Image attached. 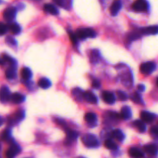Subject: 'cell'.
<instances>
[{"label":"cell","mask_w":158,"mask_h":158,"mask_svg":"<svg viewBox=\"0 0 158 158\" xmlns=\"http://www.w3.org/2000/svg\"><path fill=\"white\" fill-rule=\"evenodd\" d=\"M22 78L25 80H29L32 77V71L28 67H24L21 70Z\"/></svg>","instance_id":"484cf974"},{"label":"cell","mask_w":158,"mask_h":158,"mask_svg":"<svg viewBox=\"0 0 158 158\" xmlns=\"http://www.w3.org/2000/svg\"><path fill=\"white\" fill-rule=\"evenodd\" d=\"M139 31L143 35H156L158 32V27L157 26H149V27L142 28Z\"/></svg>","instance_id":"8fae6325"},{"label":"cell","mask_w":158,"mask_h":158,"mask_svg":"<svg viewBox=\"0 0 158 158\" xmlns=\"http://www.w3.org/2000/svg\"><path fill=\"white\" fill-rule=\"evenodd\" d=\"M2 59L4 63L5 62H8V63L10 64V66L16 68V65H17L16 61H15L14 59H12L11 56H9V55H7V54H2Z\"/></svg>","instance_id":"f1b7e54d"},{"label":"cell","mask_w":158,"mask_h":158,"mask_svg":"<svg viewBox=\"0 0 158 158\" xmlns=\"http://www.w3.org/2000/svg\"><path fill=\"white\" fill-rule=\"evenodd\" d=\"M4 64V61H3L2 59H0V65H3Z\"/></svg>","instance_id":"ee69618b"},{"label":"cell","mask_w":158,"mask_h":158,"mask_svg":"<svg viewBox=\"0 0 158 158\" xmlns=\"http://www.w3.org/2000/svg\"><path fill=\"white\" fill-rule=\"evenodd\" d=\"M38 86L42 89H48L50 87L51 82L46 78H41L38 82Z\"/></svg>","instance_id":"4316f807"},{"label":"cell","mask_w":158,"mask_h":158,"mask_svg":"<svg viewBox=\"0 0 158 158\" xmlns=\"http://www.w3.org/2000/svg\"><path fill=\"white\" fill-rule=\"evenodd\" d=\"M25 98H26V97L24 95L19 94V93H14V94H11L10 96V100L15 104H19V103L24 102Z\"/></svg>","instance_id":"4fadbf2b"},{"label":"cell","mask_w":158,"mask_h":158,"mask_svg":"<svg viewBox=\"0 0 158 158\" xmlns=\"http://www.w3.org/2000/svg\"><path fill=\"white\" fill-rule=\"evenodd\" d=\"M156 69V63L154 62H146L140 66V72L143 74H151Z\"/></svg>","instance_id":"277c9868"},{"label":"cell","mask_w":158,"mask_h":158,"mask_svg":"<svg viewBox=\"0 0 158 158\" xmlns=\"http://www.w3.org/2000/svg\"><path fill=\"white\" fill-rule=\"evenodd\" d=\"M3 122H4V120H3L2 117L1 116H0V127H1L2 125L3 124Z\"/></svg>","instance_id":"7bdbcfd3"},{"label":"cell","mask_w":158,"mask_h":158,"mask_svg":"<svg viewBox=\"0 0 158 158\" xmlns=\"http://www.w3.org/2000/svg\"><path fill=\"white\" fill-rule=\"evenodd\" d=\"M8 31V26L5 23L0 22V35H3Z\"/></svg>","instance_id":"8d00e7d4"},{"label":"cell","mask_w":158,"mask_h":158,"mask_svg":"<svg viewBox=\"0 0 158 158\" xmlns=\"http://www.w3.org/2000/svg\"><path fill=\"white\" fill-rule=\"evenodd\" d=\"M77 158H84V157H77Z\"/></svg>","instance_id":"bcb514c9"},{"label":"cell","mask_w":158,"mask_h":158,"mask_svg":"<svg viewBox=\"0 0 158 158\" xmlns=\"http://www.w3.org/2000/svg\"><path fill=\"white\" fill-rule=\"evenodd\" d=\"M131 117H132V112H131V107H129V106H123L121 109V111H120V119L129 120Z\"/></svg>","instance_id":"5bb4252c"},{"label":"cell","mask_w":158,"mask_h":158,"mask_svg":"<svg viewBox=\"0 0 158 158\" xmlns=\"http://www.w3.org/2000/svg\"><path fill=\"white\" fill-rule=\"evenodd\" d=\"M0 138L2 140L8 141L11 139V131L9 129H6L3 131L0 134Z\"/></svg>","instance_id":"f546056e"},{"label":"cell","mask_w":158,"mask_h":158,"mask_svg":"<svg viewBox=\"0 0 158 158\" xmlns=\"http://www.w3.org/2000/svg\"><path fill=\"white\" fill-rule=\"evenodd\" d=\"M82 141H83V144L87 148H97L100 145V142L97 137L90 134H86L83 136Z\"/></svg>","instance_id":"7a4b0ae2"},{"label":"cell","mask_w":158,"mask_h":158,"mask_svg":"<svg viewBox=\"0 0 158 158\" xmlns=\"http://www.w3.org/2000/svg\"><path fill=\"white\" fill-rule=\"evenodd\" d=\"M44 9L45 12H48V13L51 14V15H58L59 11L57 9V8L54 6L53 4H51V3H46V4L44 5Z\"/></svg>","instance_id":"e0dca14e"},{"label":"cell","mask_w":158,"mask_h":158,"mask_svg":"<svg viewBox=\"0 0 158 158\" xmlns=\"http://www.w3.org/2000/svg\"><path fill=\"white\" fill-rule=\"evenodd\" d=\"M132 7L137 12H145L148 9V3L144 0H137L134 2Z\"/></svg>","instance_id":"52a82bcc"},{"label":"cell","mask_w":158,"mask_h":158,"mask_svg":"<svg viewBox=\"0 0 158 158\" xmlns=\"http://www.w3.org/2000/svg\"><path fill=\"white\" fill-rule=\"evenodd\" d=\"M75 35L77 40H85L86 38H94L97 34L92 28H81L77 29Z\"/></svg>","instance_id":"6da1fadb"},{"label":"cell","mask_w":158,"mask_h":158,"mask_svg":"<svg viewBox=\"0 0 158 158\" xmlns=\"http://www.w3.org/2000/svg\"><path fill=\"white\" fill-rule=\"evenodd\" d=\"M10 91L6 86H2L0 88V102L2 103H7L10 100Z\"/></svg>","instance_id":"8992f818"},{"label":"cell","mask_w":158,"mask_h":158,"mask_svg":"<svg viewBox=\"0 0 158 158\" xmlns=\"http://www.w3.org/2000/svg\"><path fill=\"white\" fill-rule=\"evenodd\" d=\"M17 73H16V68L15 67H10L6 70V78L9 80H13L16 77Z\"/></svg>","instance_id":"cb8c5ba5"},{"label":"cell","mask_w":158,"mask_h":158,"mask_svg":"<svg viewBox=\"0 0 158 158\" xmlns=\"http://www.w3.org/2000/svg\"><path fill=\"white\" fill-rule=\"evenodd\" d=\"M133 125H134V126L135 127L137 128L140 133L145 132L147 130L146 124H145L142 120H135V121L133 122Z\"/></svg>","instance_id":"d4e9b609"},{"label":"cell","mask_w":158,"mask_h":158,"mask_svg":"<svg viewBox=\"0 0 158 158\" xmlns=\"http://www.w3.org/2000/svg\"><path fill=\"white\" fill-rule=\"evenodd\" d=\"M140 31H134V32H131V33L128 34L127 39H128V40H129L130 43H131V42L134 41V40H137V39L140 38Z\"/></svg>","instance_id":"1f68e13d"},{"label":"cell","mask_w":158,"mask_h":158,"mask_svg":"<svg viewBox=\"0 0 158 158\" xmlns=\"http://www.w3.org/2000/svg\"><path fill=\"white\" fill-rule=\"evenodd\" d=\"M1 150H2V144L0 143V152H1Z\"/></svg>","instance_id":"f6af8a7d"},{"label":"cell","mask_w":158,"mask_h":158,"mask_svg":"<svg viewBox=\"0 0 158 158\" xmlns=\"http://www.w3.org/2000/svg\"><path fill=\"white\" fill-rule=\"evenodd\" d=\"M55 2L56 3L57 5L61 6V7L66 9H69V7L71 6V4H72V2H71L70 1H64V0H60V1H56V0Z\"/></svg>","instance_id":"836d02e7"},{"label":"cell","mask_w":158,"mask_h":158,"mask_svg":"<svg viewBox=\"0 0 158 158\" xmlns=\"http://www.w3.org/2000/svg\"><path fill=\"white\" fill-rule=\"evenodd\" d=\"M83 92L80 88H74L72 90V95L77 101H82L83 99Z\"/></svg>","instance_id":"d6986e66"},{"label":"cell","mask_w":158,"mask_h":158,"mask_svg":"<svg viewBox=\"0 0 158 158\" xmlns=\"http://www.w3.org/2000/svg\"><path fill=\"white\" fill-rule=\"evenodd\" d=\"M122 7V3L120 1H115L112 3L110 8V14L114 16V15H117L119 11L120 10Z\"/></svg>","instance_id":"2e32d148"},{"label":"cell","mask_w":158,"mask_h":158,"mask_svg":"<svg viewBox=\"0 0 158 158\" xmlns=\"http://www.w3.org/2000/svg\"><path fill=\"white\" fill-rule=\"evenodd\" d=\"M15 15H16V8L13 7V6L8 7L7 9H5L4 12H3V17H4L5 20L9 23L14 19Z\"/></svg>","instance_id":"5b68a950"},{"label":"cell","mask_w":158,"mask_h":158,"mask_svg":"<svg viewBox=\"0 0 158 158\" xmlns=\"http://www.w3.org/2000/svg\"><path fill=\"white\" fill-rule=\"evenodd\" d=\"M100 52L98 50H97V49L92 50L90 52V54H89V60L93 63H97V61L99 60V58H100Z\"/></svg>","instance_id":"83f0119b"},{"label":"cell","mask_w":158,"mask_h":158,"mask_svg":"<svg viewBox=\"0 0 158 158\" xmlns=\"http://www.w3.org/2000/svg\"><path fill=\"white\" fill-rule=\"evenodd\" d=\"M24 117L25 112L23 110H19L16 111V112H15L8 117V123L11 126H14V125L19 123L20 121H22L24 119Z\"/></svg>","instance_id":"3957f363"},{"label":"cell","mask_w":158,"mask_h":158,"mask_svg":"<svg viewBox=\"0 0 158 158\" xmlns=\"http://www.w3.org/2000/svg\"><path fill=\"white\" fill-rule=\"evenodd\" d=\"M129 155L132 158H142L143 157L144 154L140 150L136 148H132L129 150Z\"/></svg>","instance_id":"44dd1931"},{"label":"cell","mask_w":158,"mask_h":158,"mask_svg":"<svg viewBox=\"0 0 158 158\" xmlns=\"http://www.w3.org/2000/svg\"><path fill=\"white\" fill-rule=\"evenodd\" d=\"M131 99L134 103H142V99L141 96L140 95V94L137 92L134 93L131 96Z\"/></svg>","instance_id":"d6a6232c"},{"label":"cell","mask_w":158,"mask_h":158,"mask_svg":"<svg viewBox=\"0 0 158 158\" xmlns=\"http://www.w3.org/2000/svg\"><path fill=\"white\" fill-rule=\"evenodd\" d=\"M8 26V29L10 30V32H12L14 35H17V34L21 32V27L19 26V25L17 24L16 23H9Z\"/></svg>","instance_id":"7402d4cb"},{"label":"cell","mask_w":158,"mask_h":158,"mask_svg":"<svg viewBox=\"0 0 158 158\" xmlns=\"http://www.w3.org/2000/svg\"><path fill=\"white\" fill-rule=\"evenodd\" d=\"M20 151H21L20 147L17 143H12L10 148L6 151V156L9 158H12L16 156L18 154H19Z\"/></svg>","instance_id":"ba28073f"},{"label":"cell","mask_w":158,"mask_h":158,"mask_svg":"<svg viewBox=\"0 0 158 158\" xmlns=\"http://www.w3.org/2000/svg\"><path fill=\"white\" fill-rule=\"evenodd\" d=\"M83 99L86 100V102L92 104H96L97 103V97L94 93L90 92V91H86L83 94Z\"/></svg>","instance_id":"7c38bea8"},{"label":"cell","mask_w":158,"mask_h":158,"mask_svg":"<svg viewBox=\"0 0 158 158\" xmlns=\"http://www.w3.org/2000/svg\"><path fill=\"white\" fill-rule=\"evenodd\" d=\"M6 42L9 46H15L17 45L16 41L15 40V39L12 38V36H7L6 39Z\"/></svg>","instance_id":"e575fe53"},{"label":"cell","mask_w":158,"mask_h":158,"mask_svg":"<svg viewBox=\"0 0 158 158\" xmlns=\"http://www.w3.org/2000/svg\"><path fill=\"white\" fill-rule=\"evenodd\" d=\"M85 120L89 124H94V126H96L97 123V117L94 113H87L84 117Z\"/></svg>","instance_id":"ac0fdd59"},{"label":"cell","mask_w":158,"mask_h":158,"mask_svg":"<svg viewBox=\"0 0 158 158\" xmlns=\"http://www.w3.org/2000/svg\"><path fill=\"white\" fill-rule=\"evenodd\" d=\"M77 137H78V134L75 131H73V130L66 129V143H70L71 142L74 141V140H77Z\"/></svg>","instance_id":"9a60e30c"},{"label":"cell","mask_w":158,"mask_h":158,"mask_svg":"<svg viewBox=\"0 0 158 158\" xmlns=\"http://www.w3.org/2000/svg\"><path fill=\"white\" fill-rule=\"evenodd\" d=\"M69 39H70V41L72 42V43L73 45H76L77 43V38L76 36V35L74 33H73L72 32H69Z\"/></svg>","instance_id":"74e56055"},{"label":"cell","mask_w":158,"mask_h":158,"mask_svg":"<svg viewBox=\"0 0 158 158\" xmlns=\"http://www.w3.org/2000/svg\"><path fill=\"white\" fill-rule=\"evenodd\" d=\"M102 98L103 101L107 104H114L116 101V97L114 94L109 91H103L102 94Z\"/></svg>","instance_id":"9c48e42d"},{"label":"cell","mask_w":158,"mask_h":158,"mask_svg":"<svg viewBox=\"0 0 158 158\" xmlns=\"http://www.w3.org/2000/svg\"><path fill=\"white\" fill-rule=\"evenodd\" d=\"M92 86H93V87L94 88V89H99V88H100V81H99V80H94V81H93V83H92Z\"/></svg>","instance_id":"f35d334b"},{"label":"cell","mask_w":158,"mask_h":158,"mask_svg":"<svg viewBox=\"0 0 158 158\" xmlns=\"http://www.w3.org/2000/svg\"><path fill=\"white\" fill-rule=\"evenodd\" d=\"M117 97H118V98L120 99L121 101H125V100H127V97H128L127 95L124 92H123V91L118 90L117 91Z\"/></svg>","instance_id":"d590c367"},{"label":"cell","mask_w":158,"mask_h":158,"mask_svg":"<svg viewBox=\"0 0 158 158\" xmlns=\"http://www.w3.org/2000/svg\"><path fill=\"white\" fill-rule=\"evenodd\" d=\"M157 127L154 126L151 128V134H152V135H154V137H157L158 133H157Z\"/></svg>","instance_id":"ab89813d"},{"label":"cell","mask_w":158,"mask_h":158,"mask_svg":"<svg viewBox=\"0 0 158 158\" xmlns=\"http://www.w3.org/2000/svg\"><path fill=\"white\" fill-rule=\"evenodd\" d=\"M111 136H112L114 138H115L116 140H118V141H123L125 138V136L124 134H123V133L119 129L114 130V131H112V133H111Z\"/></svg>","instance_id":"603a6c76"},{"label":"cell","mask_w":158,"mask_h":158,"mask_svg":"<svg viewBox=\"0 0 158 158\" xmlns=\"http://www.w3.org/2000/svg\"><path fill=\"white\" fill-rule=\"evenodd\" d=\"M0 158H1V157H0Z\"/></svg>","instance_id":"7dc6e473"},{"label":"cell","mask_w":158,"mask_h":158,"mask_svg":"<svg viewBox=\"0 0 158 158\" xmlns=\"http://www.w3.org/2000/svg\"><path fill=\"white\" fill-rule=\"evenodd\" d=\"M104 146L106 147L107 149L111 150V151H115L117 149V144L114 143L112 140H106L104 143Z\"/></svg>","instance_id":"4dcf8cb0"},{"label":"cell","mask_w":158,"mask_h":158,"mask_svg":"<svg viewBox=\"0 0 158 158\" xmlns=\"http://www.w3.org/2000/svg\"><path fill=\"white\" fill-rule=\"evenodd\" d=\"M137 88H138V90H140V92H143V91L145 90V86L143 84L138 85V87Z\"/></svg>","instance_id":"b9f144b4"},{"label":"cell","mask_w":158,"mask_h":158,"mask_svg":"<svg viewBox=\"0 0 158 158\" xmlns=\"http://www.w3.org/2000/svg\"><path fill=\"white\" fill-rule=\"evenodd\" d=\"M140 117H141L143 122H145L147 123H151L154 122V120H155L156 116L155 114H151V113L148 112V111H143L140 114Z\"/></svg>","instance_id":"30bf717a"},{"label":"cell","mask_w":158,"mask_h":158,"mask_svg":"<svg viewBox=\"0 0 158 158\" xmlns=\"http://www.w3.org/2000/svg\"><path fill=\"white\" fill-rule=\"evenodd\" d=\"M144 151L149 155L156 156L157 154V147L156 144H148L144 146Z\"/></svg>","instance_id":"ffe728a7"},{"label":"cell","mask_w":158,"mask_h":158,"mask_svg":"<svg viewBox=\"0 0 158 158\" xmlns=\"http://www.w3.org/2000/svg\"><path fill=\"white\" fill-rule=\"evenodd\" d=\"M56 122L59 125L63 127H66V123L64 120H61V119H56Z\"/></svg>","instance_id":"60d3db41"}]
</instances>
